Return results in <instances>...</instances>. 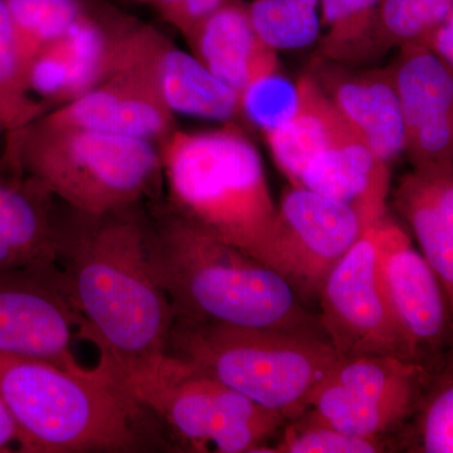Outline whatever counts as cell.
I'll return each instance as SVG.
<instances>
[{
  "label": "cell",
  "instance_id": "obj_18",
  "mask_svg": "<svg viewBox=\"0 0 453 453\" xmlns=\"http://www.w3.org/2000/svg\"><path fill=\"white\" fill-rule=\"evenodd\" d=\"M389 184V164L353 130L306 164L297 187L349 205L365 231L387 216Z\"/></svg>",
  "mask_w": 453,
  "mask_h": 453
},
{
  "label": "cell",
  "instance_id": "obj_13",
  "mask_svg": "<svg viewBox=\"0 0 453 453\" xmlns=\"http://www.w3.org/2000/svg\"><path fill=\"white\" fill-rule=\"evenodd\" d=\"M120 23L104 19L88 4L73 25L29 62L26 80L32 96L50 111L103 82L115 70Z\"/></svg>",
  "mask_w": 453,
  "mask_h": 453
},
{
  "label": "cell",
  "instance_id": "obj_20",
  "mask_svg": "<svg viewBox=\"0 0 453 453\" xmlns=\"http://www.w3.org/2000/svg\"><path fill=\"white\" fill-rule=\"evenodd\" d=\"M396 210L410 223L423 257L453 301V169L452 162L414 165L395 190Z\"/></svg>",
  "mask_w": 453,
  "mask_h": 453
},
{
  "label": "cell",
  "instance_id": "obj_28",
  "mask_svg": "<svg viewBox=\"0 0 453 453\" xmlns=\"http://www.w3.org/2000/svg\"><path fill=\"white\" fill-rule=\"evenodd\" d=\"M421 445L416 452H453V384L451 371L434 381L419 408Z\"/></svg>",
  "mask_w": 453,
  "mask_h": 453
},
{
  "label": "cell",
  "instance_id": "obj_30",
  "mask_svg": "<svg viewBox=\"0 0 453 453\" xmlns=\"http://www.w3.org/2000/svg\"><path fill=\"white\" fill-rule=\"evenodd\" d=\"M431 50L453 71V13L432 26L422 37L414 41Z\"/></svg>",
  "mask_w": 453,
  "mask_h": 453
},
{
  "label": "cell",
  "instance_id": "obj_1",
  "mask_svg": "<svg viewBox=\"0 0 453 453\" xmlns=\"http://www.w3.org/2000/svg\"><path fill=\"white\" fill-rule=\"evenodd\" d=\"M55 264L83 319L80 338L121 380L168 354L174 314L149 262L146 204L91 216L61 203Z\"/></svg>",
  "mask_w": 453,
  "mask_h": 453
},
{
  "label": "cell",
  "instance_id": "obj_10",
  "mask_svg": "<svg viewBox=\"0 0 453 453\" xmlns=\"http://www.w3.org/2000/svg\"><path fill=\"white\" fill-rule=\"evenodd\" d=\"M83 319L55 262L0 273V351L80 368L73 351Z\"/></svg>",
  "mask_w": 453,
  "mask_h": 453
},
{
  "label": "cell",
  "instance_id": "obj_5",
  "mask_svg": "<svg viewBox=\"0 0 453 453\" xmlns=\"http://www.w3.org/2000/svg\"><path fill=\"white\" fill-rule=\"evenodd\" d=\"M4 138L3 150L57 201L80 213H111L162 195V157L155 142L42 119Z\"/></svg>",
  "mask_w": 453,
  "mask_h": 453
},
{
  "label": "cell",
  "instance_id": "obj_23",
  "mask_svg": "<svg viewBox=\"0 0 453 453\" xmlns=\"http://www.w3.org/2000/svg\"><path fill=\"white\" fill-rule=\"evenodd\" d=\"M253 29L271 49H305L320 38V0H252Z\"/></svg>",
  "mask_w": 453,
  "mask_h": 453
},
{
  "label": "cell",
  "instance_id": "obj_14",
  "mask_svg": "<svg viewBox=\"0 0 453 453\" xmlns=\"http://www.w3.org/2000/svg\"><path fill=\"white\" fill-rule=\"evenodd\" d=\"M404 151L414 165L452 162L453 71L418 42L402 44L395 65Z\"/></svg>",
  "mask_w": 453,
  "mask_h": 453
},
{
  "label": "cell",
  "instance_id": "obj_31",
  "mask_svg": "<svg viewBox=\"0 0 453 453\" xmlns=\"http://www.w3.org/2000/svg\"><path fill=\"white\" fill-rule=\"evenodd\" d=\"M23 452V437L0 399V453Z\"/></svg>",
  "mask_w": 453,
  "mask_h": 453
},
{
  "label": "cell",
  "instance_id": "obj_15",
  "mask_svg": "<svg viewBox=\"0 0 453 453\" xmlns=\"http://www.w3.org/2000/svg\"><path fill=\"white\" fill-rule=\"evenodd\" d=\"M40 119L157 145L175 130L174 113L144 76L127 67L118 68L86 94Z\"/></svg>",
  "mask_w": 453,
  "mask_h": 453
},
{
  "label": "cell",
  "instance_id": "obj_21",
  "mask_svg": "<svg viewBox=\"0 0 453 453\" xmlns=\"http://www.w3.org/2000/svg\"><path fill=\"white\" fill-rule=\"evenodd\" d=\"M295 88L294 111L265 134L277 165L297 187L306 164L354 129L311 74L301 76Z\"/></svg>",
  "mask_w": 453,
  "mask_h": 453
},
{
  "label": "cell",
  "instance_id": "obj_24",
  "mask_svg": "<svg viewBox=\"0 0 453 453\" xmlns=\"http://www.w3.org/2000/svg\"><path fill=\"white\" fill-rule=\"evenodd\" d=\"M49 111V107L29 92L16 33L4 2L0 0V124L4 136L25 129Z\"/></svg>",
  "mask_w": 453,
  "mask_h": 453
},
{
  "label": "cell",
  "instance_id": "obj_25",
  "mask_svg": "<svg viewBox=\"0 0 453 453\" xmlns=\"http://www.w3.org/2000/svg\"><path fill=\"white\" fill-rule=\"evenodd\" d=\"M16 33L18 50L27 73L42 47L62 35L86 7L85 0H3Z\"/></svg>",
  "mask_w": 453,
  "mask_h": 453
},
{
  "label": "cell",
  "instance_id": "obj_22",
  "mask_svg": "<svg viewBox=\"0 0 453 453\" xmlns=\"http://www.w3.org/2000/svg\"><path fill=\"white\" fill-rule=\"evenodd\" d=\"M381 0H320L321 37L319 58L357 65L380 56L375 25Z\"/></svg>",
  "mask_w": 453,
  "mask_h": 453
},
{
  "label": "cell",
  "instance_id": "obj_29",
  "mask_svg": "<svg viewBox=\"0 0 453 453\" xmlns=\"http://www.w3.org/2000/svg\"><path fill=\"white\" fill-rule=\"evenodd\" d=\"M296 105V88L280 73L253 83L241 98L242 113H246L265 131L285 121Z\"/></svg>",
  "mask_w": 453,
  "mask_h": 453
},
{
  "label": "cell",
  "instance_id": "obj_27",
  "mask_svg": "<svg viewBox=\"0 0 453 453\" xmlns=\"http://www.w3.org/2000/svg\"><path fill=\"white\" fill-rule=\"evenodd\" d=\"M453 13V0H381L375 25L378 52L414 42Z\"/></svg>",
  "mask_w": 453,
  "mask_h": 453
},
{
  "label": "cell",
  "instance_id": "obj_7",
  "mask_svg": "<svg viewBox=\"0 0 453 453\" xmlns=\"http://www.w3.org/2000/svg\"><path fill=\"white\" fill-rule=\"evenodd\" d=\"M124 383L153 414L173 452H268V441L288 421L170 354Z\"/></svg>",
  "mask_w": 453,
  "mask_h": 453
},
{
  "label": "cell",
  "instance_id": "obj_8",
  "mask_svg": "<svg viewBox=\"0 0 453 453\" xmlns=\"http://www.w3.org/2000/svg\"><path fill=\"white\" fill-rule=\"evenodd\" d=\"M318 300L319 324L342 359L395 357L423 362L381 285L374 225L334 267Z\"/></svg>",
  "mask_w": 453,
  "mask_h": 453
},
{
  "label": "cell",
  "instance_id": "obj_17",
  "mask_svg": "<svg viewBox=\"0 0 453 453\" xmlns=\"http://www.w3.org/2000/svg\"><path fill=\"white\" fill-rule=\"evenodd\" d=\"M61 203L29 177L7 151L0 154V273L55 262Z\"/></svg>",
  "mask_w": 453,
  "mask_h": 453
},
{
  "label": "cell",
  "instance_id": "obj_2",
  "mask_svg": "<svg viewBox=\"0 0 453 453\" xmlns=\"http://www.w3.org/2000/svg\"><path fill=\"white\" fill-rule=\"evenodd\" d=\"M146 250L174 319L324 334L275 270L168 204H146Z\"/></svg>",
  "mask_w": 453,
  "mask_h": 453
},
{
  "label": "cell",
  "instance_id": "obj_6",
  "mask_svg": "<svg viewBox=\"0 0 453 453\" xmlns=\"http://www.w3.org/2000/svg\"><path fill=\"white\" fill-rule=\"evenodd\" d=\"M166 353L288 419L344 360L321 333L184 319H174Z\"/></svg>",
  "mask_w": 453,
  "mask_h": 453
},
{
  "label": "cell",
  "instance_id": "obj_4",
  "mask_svg": "<svg viewBox=\"0 0 453 453\" xmlns=\"http://www.w3.org/2000/svg\"><path fill=\"white\" fill-rule=\"evenodd\" d=\"M166 204L219 240L266 265L277 207L264 163L234 122L175 129L159 144Z\"/></svg>",
  "mask_w": 453,
  "mask_h": 453
},
{
  "label": "cell",
  "instance_id": "obj_3",
  "mask_svg": "<svg viewBox=\"0 0 453 453\" xmlns=\"http://www.w3.org/2000/svg\"><path fill=\"white\" fill-rule=\"evenodd\" d=\"M0 399L23 453L173 452L153 414L106 359L64 368L0 351Z\"/></svg>",
  "mask_w": 453,
  "mask_h": 453
},
{
  "label": "cell",
  "instance_id": "obj_33",
  "mask_svg": "<svg viewBox=\"0 0 453 453\" xmlns=\"http://www.w3.org/2000/svg\"><path fill=\"white\" fill-rule=\"evenodd\" d=\"M4 136V130H3L2 124H0V136Z\"/></svg>",
  "mask_w": 453,
  "mask_h": 453
},
{
  "label": "cell",
  "instance_id": "obj_12",
  "mask_svg": "<svg viewBox=\"0 0 453 453\" xmlns=\"http://www.w3.org/2000/svg\"><path fill=\"white\" fill-rule=\"evenodd\" d=\"M374 231L381 285L425 362L445 345L452 308L434 268L413 249L403 228L384 216Z\"/></svg>",
  "mask_w": 453,
  "mask_h": 453
},
{
  "label": "cell",
  "instance_id": "obj_16",
  "mask_svg": "<svg viewBox=\"0 0 453 453\" xmlns=\"http://www.w3.org/2000/svg\"><path fill=\"white\" fill-rule=\"evenodd\" d=\"M372 153L387 164L404 151V127L392 67L356 71L319 58L310 73Z\"/></svg>",
  "mask_w": 453,
  "mask_h": 453
},
{
  "label": "cell",
  "instance_id": "obj_11",
  "mask_svg": "<svg viewBox=\"0 0 453 453\" xmlns=\"http://www.w3.org/2000/svg\"><path fill=\"white\" fill-rule=\"evenodd\" d=\"M122 67L144 76L173 113L225 122L242 113L234 89L153 26L122 19L115 70Z\"/></svg>",
  "mask_w": 453,
  "mask_h": 453
},
{
  "label": "cell",
  "instance_id": "obj_19",
  "mask_svg": "<svg viewBox=\"0 0 453 453\" xmlns=\"http://www.w3.org/2000/svg\"><path fill=\"white\" fill-rule=\"evenodd\" d=\"M186 40L196 58L240 98L253 83L279 73L277 50L261 41L238 0L205 18Z\"/></svg>",
  "mask_w": 453,
  "mask_h": 453
},
{
  "label": "cell",
  "instance_id": "obj_26",
  "mask_svg": "<svg viewBox=\"0 0 453 453\" xmlns=\"http://www.w3.org/2000/svg\"><path fill=\"white\" fill-rule=\"evenodd\" d=\"M281 440L273 446L277 453H378L393 451L390 438L354 436L319 421L308 411L291 418Z\"/></svg>",
  "mask_w": 453,
  "mask_h": 453
},
{
  "label": "cell",
  "instance_id": "obj_32",
  "mask_svg": "<svg viewBox=\"0 0 453 453\" xmlns=\"http://www.w3.org/2000/svg\"><path fill=\"white\" fill-rule=\"evenodd\" d=\"M183 2L184 0H146L145 3L150 4L160 14V17L168 22L170 17L175 13Z\"/></svg>",
  "mask_w": 453,
  "mask_h": 453
},
{
  "label": "cell",
  "instance_id": "obj_9",
  "mask_svg": "<svg viewBox=\"0 0 453 453\" xmlns=\"http://www.w3.org/2000/svg\"><path fill=\"white\" fill-rule=\"evenodd\" d=\"M362 232V223L349 205L291 186L276 210L266 265L306 305L318 300L327 276Z\"/></svg>",
  "mask_w": 453,
  "mask_h": 453
},
{
  "label": "cell",
  "instance_id": "obj_34",
  "mask_svg": "<svg viewBox=\"0 0 453 453\" xmlns=\"http://www.w3.org/2000/svg\"><path fill=\"white\" fill-rule=\"evenodd\" d=\"M136 2L145 3V2H146V0H136Z\"/></svg>",
  "mask_w": 453,
  "mask_h": 453
}]
</instances>
